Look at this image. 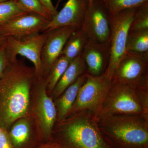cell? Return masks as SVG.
<instances>
[{
    "instance_id": "6da1fadb",
    "label": "cell",
    "mask_w": 148,
    "mask_h": 148,
    "mask_svg": "<svg viewBox=\"0 0 148 148\" xmlns=\"http://www.w3.org/2000/svg\"><path fill=\"white\" fill-rule=\"evenodd\" d=\"M34 68L17 58L9 61L0 80V124L9 127L26 117L29 111L30 92L36 79Z\"/></svg>"
},
{
    "instance_id": "7a4b0ae2",
    "label": "cell",
    "mask_w": 148,
    "mask_h": 148,
    "mask_svg": "<svg viewBox=\"0 0 148 148\" xmlns=\"http://www.w3.org/2000/svg\"><path fill=\"white\" fill-rule=\"evenodd\" d=\"M98 118L82 112L58 122V148H115L98 126Z\"/></svg>"
},
{
    "instance_id": "3957f363",
    "label": "cell",
    "mask_w": 148,
    "mask_h": 148,
    "mask_svg": "<svg viewBox=\"0 0 148 148\" xmlns=\"http://www.w3.org/2000/svg\"><path fill=\"white\" fill-rule=\"evenodd\" d=\"M98 123L115 148H148V115L101 116L98 118Z\"/></svg>"
},
{
    "instance_id": "277c9868",
    "label": "cell",
    "mask_w": 148,
    "mask_h": 148,
    "mask_svg": "<svg viewBox=\"0 0 148 148\" xmlns=\"http://www.w3.org/2000/svg\"><path fill=\"white\" fill-rule=\"evenodd\" d=\"M112 84V82L107 78L105 73L99 76L92 75L86 73V80L80 88L67 117L77 113L87 112L98 118Z\"/></svg>"
},
{
    "instance_id": "5b68a950",
    "label": "cell",
    "mask_w": 148,
    "mask_h": 148,
    "mask_svg": "<svg viewBox=\"0 0 148 148\" xmlns=\"http://www.w3.org/2000/svg\"><path fill=\"white\" fill-rule=\"evenodd\" d=\"M137 8L122 11L112 17L110 40V54L105 72L110 80L112 81L119 64L126 53L127 36Z\"/></svg>"
},
{
    "instance_id": "8992f818",
    "label": "cell",
    "mask_w": 148,
    "mask_h": 148,
    "mask_svg": "<svg viewBox=\"0 0 148 148\" xmlns=\"http://www.w3.org/2000/svg\"><path fill=\"white\" fill-rule=\"evenodd\" d=\"M145 113L135 87L112 82L98 118L107 116Z\"/></svg>"
},
{
    "instance_id": "52a82bcc",
    "label": "cell",
    "mask_w": 148,
    "mask_h": 148,
    "mask_svg": "<svg viewBox=\"0 0 148 148\" xmlns=\"http://www.w3.org/2000/svg\"><path fill=\"white\" fill-rule=\"evenodd\" d=\"M45 37V33H41L20 38L7 37L5 47L9 61L24 56L34 65L37 78H43L41 55Z\"/></svg>"
},
{
    "instance_id": "ba28073f",
    "label": "cell",
    "mask_w": 148,
    "mask_h": 148,
    "mask_svg": "<svg viewBox=\"0 0 148 148\" xmlns=\"http://www.w3.org/2000/svg\"><path fill=\"white\" fill-rule=\"evenodd\" d=\"M112 17L99 0L88 6L80 29L88 40L101 43L110 41Z\"/></svg>"
},
{
    "instance_id": "9c48e42d",
    "label": "cell",
    "mask_w": 148,
    "mask_h": 148,
    "mask_svg": "<svg viewBox=\"0 0 148 148\" xmlns=\"http://www.w3.org/2000/svg\"><path fill=\"white\" fill-rule=\"evenodd\" d=\"M148 52H126L116 70L112 81L114 83L135 87L148 75Z\"/></svg>"
},
{
    "instance_id": "30bf717a",
    "label": "cell",
    "mask_w": 148,
    "mask_h": 148,
    "mask_svg": "<svg viewBox=\"0 0 148 148\" xmlns=\"http://www.w3.org/2000/svg\"><path fill=\"white\" fill-rule=\"evenodd\" d=\"M78 29L66 26L43 32L46 34L41 55L43 78H46L51 68L61 56L68 40Z\"/></svg>"
},
{
    "instance_id": "8fae6325",
    "label": "cell",
    "mask_w": 148,
    "mask_h": 148,
    "mask_svg": "<svg viewBox=\"0 0 148 148\" xmlns=\"http://www.w3.org/2000/svg\"><path fill=\"white\" fill-rule=\"evenodd\" d=\"M49 21L34 14H24L0 26V35L20 38L39 34Z\"/></svg>"
},
{
    "instance_id": "7c38bea8",
    "label": "cell",
    "mask_w": 148,
    "mask_h": 148,
    "mask_svg": "<svg viewBox=\"0 0 148 148\" xmlns=\"http://www.w3.org/2000/svg\"><path fill=\"white\" fill-rule=\"evenodd\" d=\"M38 90L35 110L38 123L42 134L49 137L57 120L55 104L47 92L45 79H37Z\"/></svg>"
},
{
    "instance_id": "4fadbf2b",
    "label": "cell",
    "mask_w": 148,
    "mask_h": 148,
    "mask_svg": "<svg viewBox=\"0 0 148 148\" xmlns=\"http://www.w3.org/2000/svg\"><path fill=\"white\" fill-rule=\"evenodd\" d=\"M88 6V0H68L61 10L46 25L42 33L66 26L80 29Z\"/></svg>"
},
{
    "instance_id": "5bb4252c",
    "label": "cell",
    "mask_w": 148,
    "mask_h": 148,
    "mask_svg": "<svg viewBox=\"0 0 148 148\" xmlns=\"http://www.w3.org/2000/svg\"><path fill=\"white\" fill-rule=\"evenodd\" d=\"M110 54V41L101 43L88 40L81 54L86 65L88 73L93 76L104 73L108 64Z\"/></svg>"
},
{
    "instance_id": "9a60e30c",
    "label": "cell",
    "mask_w": 148,
    "mask_h": 148,
    "mask_svg": "<svg viewBox=\"0 0 148 148\" xmlns=\"http://www.w3.org/2000/svg\"><path fill=\"white\" fill-rule=\"evenodd\" d=\"M86 79V73L82 75L64 90L58 98L55 104L58 122L64 120L68 116L76 99L78 92Z\"/></svg>"
},
{
    "instance_id": "2e32d148",
    "label": "cell",
    "mask_w": 148,
    "mask_h": 148,
    "mask_svg": "<svg viewBox=\"0 0 148 148\" xmlns=\"http://www.w3.org/2000/svg\"><path fill=\"white\" fill-rule=\"evenodd\" d=\"M87 73V68L81 55L71 61L52 91V95L58 98L66 88L82 75Z\"/></svg>"
},
{
    "instance_id": "e0dca14e",
    "label": "cell",
    "mask_w": 148,
    "mask_h": 148,
    "mask_svg": "<svg viewBox=\"0 0 148 148\" xmlns=\"http://www.w3.org/2000/svg\"><path fill=\"white\" fill-rule=\"evenodd\" d=\"M88 40L83 31L80 29H78L67 41L61 55L65 56L71 62L81 55Z\"/></svg>"
},
{
    "instance_id": "ac0fdd59",
    "label": "cell",
    "mask_w": 148,
    "mask_h": 148,
    "mask_svg": "<svg viewBox=\"0 0 148 148\" xmlns=\"http://www.w3.org/2000/svg\"><path fill=\"white\" fill-rule=\"evenodd\" d=\"M126 50V52L132 53L148 52V30L129 31Z\"/></svg>"
},
{
    "instance_id": "d6986e66",
    "label": "cell",
    "mask_w": 148,
    "mask_h": 148,
    "mask_svg": "<svg viewBox=\"0 0 148 148\" xmlns=\"http://www.w3.org/2000/svg\"><path fill=\"white\" fill-rule=\"evenodd\" d=\"M30 135L29 122L23 118L16 121L11 130L9 135L14 147L18 148L29 140Z\"/></svg>"
},
{
    "instance_id": "ffe728a7",
    "label": "cell",
    "mask_w": 148,
    "mask_h": 148,
    "mask_svg": "<svg viewBox=\"0 0 148 148\" xmlns=\"http://www.w3.org/2000/svg\"><path fill=\"white\" fill-rule=\"evenodd\" d=\"M70 63L71 61L62 55L55 61L45 79L47 88L49 91H53Z\"/></svg>"
},
{
    "instance_id": "44dd1931",
    "label": "cell",
    "mask_w": 148,
    "mask_h": 148,
    "mask_svg": "<svg viewBox=\"0 0 148 148\" xmlns=\"http://www.w3.org/2000/svg\"><path fill=\"white\" fill-rule=\"evenodd\" d=\"M101 1L111 17L122 11L137 8L148 0H99Z\"/></svg>"
},
{
    "instance_id": "7402d4cb",
    "label": "cell",
    "mask_w": 148,
    "mask_h": 148,
    "mask_svg": "<svg viewBox=\"0 0 148 148\" xmlns=\"http://www.w3.org/2000/svg\"><path fill=\"white\" fill-rule=\"evenodd\" d=\"M15 0L0 3V26L13 18L27 13Z\"/></svg>"
},
{
    "instance_id": "603a6c76",
    "label": "cell",
    "mask_w": 148,
    "mask_h": 148,
    "mask_svg": "<svg viewBox=\"0 0 148 148\" xmlns=\"http://www.w3.org/2000/svg\"><path fill=\"white\" fill-rule=\"evenodd\" d=\"M148 30V2L136 9L129 31Z\"/></svg>"
},
{
    "instance_id": "cb8c5ba5",
    "label": "cell",
    "mask_w": 148,
    "mask_h": 148,
    "mask_svg": "<svg viewBox=\"0 0 148 148\" xmlns=\"http://www.w3.org/2000/svg\"><path fill=\"white\" fill-rule=\"evenodd\" d=\"M19 5L28 13L34 14L48 20L51 19L39 0H15Z\"/></svg>"
},
{
    "instance_id": "d4e9b609",
    "label": "cell",
    "mask_w": 148,
    "mask_h": 148,
    "mask_svg": "<svg viewBox=\"0 0 148 148\" xmlns=\"http://www.w3.org/2000/svg\"><path fill=\"white\" fill-rule=\"evenodd\" d=\"M134 87L144 111L148 114V76Z\"/></svg>"
},
{
    "instance_id": "484cf974",
    "label": "cell",
    "mask_w": 148,
    "mask_h": 148,
    "mask_svg": "<svg viewBox=\"0 0 148 148\" xmlns=\"http://www.w3.org/2000/svg\"><path fill=\"white\" fill-rule=\"evenodd\" d=\"M9 61L6 52L5 44L0 47V80L9 64Z\"/></svg>"
},
{
    "instance_id": "4316f807",
    "label": "cell",
    "mask_w": 148,
    "mask_h": 148,
    "mask_svg": "<svg viewBox=\"0 0 148 148\" xmlns=\"http://www.w3.org/2000/svg\"><path fill=\"white\" fill-rule=\"evenodd\" d=\"M14 147L9 135L5 128L2 127L0 138V148H14Z\"/></svg>"
},
{
    "instance_id": "83f0119b",
    "label": "cell",
    "mask_w": 148,
    "mask_h": 148,
    "mask_svg": "<svg viewBox=\"0 0 148 148\" xmlns=\"http://www.w3.org/2000/svg\"><path fill=\"white\" fill-rule=\"evenodd\" d=\"M39 1L45 9L51 19L58 13V11L55 8V7L53 5L51 0H39Z\"/></svg>"
},
{
    "instance_id": "f1b7e54d",
    "label": "cell",
    "mask_w": 148,
    "mask_h": 148,
    "mask_svg": "<svg viewBox=\"0 0 148 148\" xmlns=\"http://www.w3.org/2000/svg\"><path fill=\"white\" fill-rule=\"evenodd\" d=\"M6 39V38L0 35V47L3 46L5 43Z\"/></svg>"
},
{
    "instance_id": "f546056e",
    "label": "cell",
    "mask_w": 148,
    "mask_h": 148,
    "mask_svg": "<svg viewBox=\"0 0 148 148\" xmlns=\"http://www.w3.org/2000/svg\"><path fill=\"white\" fill-rule=\"evenodd\" d=\"M63 0H57V3H56V5L55 6V8L57 9V8H58V6H59L60 4L61 3V2L63 1Z\"/></svg>"
},
{
    "instance_id": "4dcf8cb0",
    "label": "cell",
    "mask_w": 148,
    "mask_h": 148,
    "mask_svg": "<svg viewBox=\"0 0 148 148\" xmlns=\"http://www.w3.org/2000/svg\"><path fill=\"white\" fill-rule=\"evenodd\" d=\"M44 148H58V147H57L56 144H55V145H53L49 146V147H46Z\"/></svg>"
},
{
    "instance_id": "1f68e13d",
    "label": "cell",
    "mask_w": 148,
    "mask_h": 148,
    "mask_svg": "<svg viewBox=\"0 0 148 148\" xmlns=\"http://www.w3.org/2000/svg\"><path fill=\"white\" fill-rule=\"evenodd\" d=\"M94 0H88V6H90L92 4Z\"/></svg>"
},
{
    "instance_id": "d6a6232c",
    "label": "cell",
    "mask_w": 148,
    "mask_h": 148,
    "mask_svg": "<svg viewBox=\"0 0 148 148\" xmlns=\"http://www.w3.org/2000/svg\"><path fill=\"white\" fill-rule=\"evenodd\" d=\"M2 131V127L0 124V138H1V135Z\"/></svg>"
},
{
    "instance_id": "836d02e7",
    "label": "cell",
    "mask_w": 148,
    "mask_h": 148,
    "mask_svg": "<svg viewBox=\"0 0 148 148\" xmlns=\"http://www.w3.org/2000/svg\"><path fill=\"white\" fill-rule=\"evenodd\" d=\"M9 1V0H0V3L3 2L5 1Z\"/></svg>"
},
{
    "instance_id": "e575fe53",
    "label": "cell",
    "mask_w": 148,
    "mask_h": 148,
    "mask_svg": "<svg viewBox=\"0 0 148 148\" xmlns=\"http://www.w3.org/2000/svg\"></svg>"
}]
</instances>
